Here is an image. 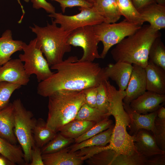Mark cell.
<instances>
[{
  "mask_svg": "<svg viewBox=\"0 0 165 165\" xmlns=\"http://www.w3.org/2000/svg\"><path fill=\"white\" fill-rule=\"evenodd\" d=\"M23 54H20L19 59L24 64V67L27 73L30 76L35 74L39 82L45 80L54 73L39 47L36 44V38L31 40L28 44L23 42Z\"/></svg>",
  "mask_w": 165,
  "mask_h": 165,
  "instance_id": "obj_8",
  "label": "cell"
},
{
  "mask_svg": "<svg viewBox=\"0 0 165 165\" xmlns=\"http://www.w3.org/2000/svg\"></svg>",
  "mask_w": 165,
  "mask_h": 165,
  "instance_id": "obj_50",
  "label": "cell"
},
{
  "mask_svg": "<svg viewBox=\"0 0 165 165\" xmlns=\"http://www.w3.org/2000/svg\"><path fill=\"white\" fill-rule=\"evenodd\" d=\"M57 133L47 127L46 122L42 118L37 120L33 131L35 145L41 148L56 135Z\"/></svg>",
  "mask_w": 165,
  "mask_h": 165,
  "instance_id": "obj_27",
  "label": "cell"
},
{
  "mask_svg": "<svg viewBox=\"0 0 165 165\" xmlns=\"http://www.w3.org/2000/svg\"><path fill=\"white\" fill-rule=\"evenodd\" d=\"M152 133L158 147L165 151V119L160 118L156 116Z\"/></svg>",
  "mask_w": 165,
  "mask_h": 165,
  "instance_id": "obj_35",
  "label": "cell"
},
{
  "mask_svg": "<svg viewBox=\"0 0 165 165\" xmlns=\"http://www.w3.org/2000/svg\"><path fill=\"white\" fill-rule=\"evenodd\" d=\"M109 148L108 145L104 146H93L81 148L75 152L83 161L101 151Z\"/></svg>",
  "mask_w": 165,
  "mask_h": 165,
  "instance_id": "obj_37",
  "label": "cell"
},
{
  "mask_svg": "<svg viewBox=\"0 0 165 165\" xmlns=\"http://www.w3.org/2000/svg\"><path fill=\"white\" fill-rule=\"evenodd\" d=\"M21 86L16 84L0 82V111L8 106L13 93Z\"/></svg>",
  "mask_w": 165,
  "mask_h": 165,
  "instance_id": "obj_34",
  "label": "cell"
},
{
  "mask_svg": "<svg viewBox=\"0 0 165 165\" xmlns=\"http://www.w3.org/2000/svg\"><path fill=\"white\" fill-rule=\"evenodd\" d=\"M75 140L65 137L60 133L41 148L42 154L57 152L68 147Z\"/></svg>",
  "mask_w": 165,
  "mask_h": 165,
  "instance_id": "obj_30",
  "label": "cell"
},
{
  "mask_svg": "<svg viewBox=\"0 0 165 165\" xmlns=\"http://www.w3.org/2000/svg\"><path fill=\"white\" fill-rule=\"evenodd\" d=\"M145 69L146 90L165 94V70L148 61Z\"/></svg>",
  "mask_w": 165,
  "mask_h": 165,
  "instance_id": "obj_17",
  "label": "cell"
},
{
  "mask_svg": "<svg viewBox=\"0 0 165 165\" xmlns=\"http://www.w3.org/2000/svg\"><path fill=\"white\" fill-rule=\"evenodd\" d=\"M113 121L108 118L96 123L86 133L75 139V143H79L100 133L111 127Z\"/></svg>",
  "mask_w": 165,
  "mask_h": 165,
  "instance_id": "obj_33",
  "label": "cell"
},
{
  "mask_svg": "<svg viewBox=\"0 0 165 165\" xmlns=\"http://www.w3.org/2000/svg\"><path fill=\"white\" fill-rule=\"evenodd\" d=\"M52 18V23L41 27L35 24L30 27L36 35V44L45 56L50 66L58 64L63 61L64 54L71 50L68 43L69 36L72 31H65L58 27Z\"/></svg>",
  "mask_w": 165,
  "mask_h": 165,
  "instance_id": "obj_5",
  "label": "cell"
},
{
  "mask_svg": "<svg viewBox=\"0 0 165 165\" xmlns=\"http://www.w3.org/2000/svg\"><path fill=\"white\" fill-rule=\"evenodd\" d=\"M14 118L12 103L0 111V136L16 145L18 142L14 134Z\"/></svg>",
  "mask_w": 165,
  "mask_h": 165,
  "instance_id": "obj_20",
  "label": "cell"
},
{
  "mask_svg": "<svg viewBox=\"0 0 165 165\" xmlns=\"http://www.w3.org/2000/svg\"><path fill=\"white\" fill-rule=\"evenodd\" d=\"M160 37L156 38L152 44L148 61L165 70V46Z\"/></svg>",
  "mask_w": 165,
  "mask_h": 165,
  "instance_id": "obj_28",
  "label": "cell"
},
{
  "mask_svg": "<svg viewBox=\"0 0 165 165\" xmlns=\"http://www.w3.org/2000/svg\"><path fill=\"white\" fill-rule=\"evenodd\" d=\"M12 104L14 134L23 151L26 164L28 165L31 160V150L35 145L33 131L37 120L32 112L25 108L20 99L15 100Z\"/></svg>",
  "mask_w": 165,
  "mask_h": 165,
  "instance_id": "obj_6",
  "label": "cell"
},
{
  "mask_svg": "<svg viewBox=\"0 0 165 165\" xmlns=\"http://www.w3.org/2000/svg\"><path fill=\"white\" fill-rule=\"evenodd\" d=\"M157 3L162 5L165 6V0H154Z\"/></svg>",
  "mask_w": 165,
  "mask_h": 165,
  "instance_id": "obj_47",
  "label": "cell"
},
{
  "mask_svg": "<svg viewBox=\"0 0 165 165\" xmlns=\"http://www.w3.org/2000/svg\"><path fill=\"white\" fill-rule=\"evenodd\" d=\"M141 26L131 23L125 19L118 23L103 22L92 26L98 40L103 44V49L100 55L101 58L105 57L112 47L135 33Z\"/></svg>",
  "mask_w": 165,
  "mask_h": 165,
  "instance_id": "obj_7",
  "label": "cell"
},
{
  "mask_svg": "<svg viewBox=\"0 0 165 165\" xmlns=\"http://www.w3.org/2000/svg\"><path fill=\"white\" fill-rule=\"evenodd\" d=\"M92 7L106 23H116L121 16L116 0H95Z\"/></svg>",
  "mask_w": 165,
  "mask_h": 165,
  "instance_id": "obj_22",
  "label": "cell"
},
{
  "mask_svg": "<svg viewBox=\"0 0 165 165\" xmlns=\"http://www.w3.org/2000/svg\"><path fill=\"white\" fill-rule=\"evenodd\" d=\"M147 157L136 152L130 155L118 154L112 165H146Z\"/></svg>",
  "mask_w": 165,
  "mask_h": 165,
  "instance_id": "obj_32",
  "label": "cell"
},
{
  "mask_svg": "<svg viewBox=\"0 0 165 165\" xmlns=\"http://www.w3.org/2000/svg\"><path fill=\"white\" fill-rule=\"evenodd\" d=\"M25 2H28L30 0H24Z\"/></svg>",
  "mask_w": 165,
  "mask_h": 165,
  "instance_id": "obj_49",
  "label": "cell"
},
{
  "mask_svg": "<svg viewBox=\"0 0 165 165\" xmlns=\"http://www.w3.org/2000/svg\"><path fill=\"white\" fill-rule=\"evenodd\" d=\"M132 1L138 10L149 4L155 2L154 0H132Z\"/></svg>",
  "mask_w": 165,
  "mask_h": 165,
  "instance_id": "obj_43",
  "label": "cell"
},
{
  "mask_svg": "<svg viewBox=\"0 0 165 165\" xmlns=\"http://www.w3.org/2000/svg\"><path fill=\"white\" fill-rule=\"evenodd\" d=\"M47 127L56 133L65 125L73 120L81 106L85 104L84 90H61L48 97Z\"/></svg>",
  "mask_w": 165,
  "mask_h": 165,
  "instance_id": "obj_4",
  "label": "cell"
},
{
  "mask_svg": "<svg viewBox=\"0 0 165 165\" xmlns=\"http://www.w3.org/2000/svg\"><path fill=\"white\" fill-rule=\"evenodd\" d=\"M157 116L161 119H165V108L163 106L160 107L157 111Z\"/></svg>",
  "mask_w": 165,
  "mask_h": 165,
  "instance_id": "obj_44",
  "label": "cell"
},
{
  "mask_svg": "<svg viewBox=\"0 0 165 165\" xmlns=\"http://www.w3.org/2000/svg\"><path fill=\"white\" fill-rule=\"evenodd\" d=\"M23 42L13 40L11 30H6L0 37V66L11 59L15 52L22 50Z\"/></svg>",
  "mask_w": 165,
  "mask_h": 165,
  "instance_id": "obj_21",
  "label": "cell"
},
{
  "mask_svg": "<svg viewBox=\"0 0 165 165\" xmlns=\"http://www.w3.org/2000/svg\"><path fill=\"white\" fill-rule=\"evenodd\" d=\"M165 153L147 157L146 165H165Z\"/></svg>",
  "mask_w": 165,
  "mask_h": 165,
  "instance_id": "obj_42",
  "label": "cell"
},
{
  "mask_svg": "<svg viewBox=\"0 0 165 165\" xmlns=\"http://www.w3.org/2000/svg\"><path fill=\"white\" fill-rule=\"evenodd\" d=\"M151 132L143 129L134 135V144L137 151L146 157L165 153V151L158 147Z\"/></svg>",
  "mask_w": 165,
  "mask_h": 165,
  "instance_id": "obj_15",
  "label": "cell"
},
{
  "mask_svg": "<svg viewBox=\"0 0 165 165\" xmlns=\"http://www.w3.org/2000/svg\"><path fill=\"white\" fill-rule=\"evenodd\" d=\"M118 154L114 150L109 148L104 150L86 160L89 165H112Z\"/></svg>",
  "mask_w": 165,
  "mask_h": 165,
  "instance_id": "obj_31",
  "label": "cell"
},
{
  "mask_svg": "<svg viewBox=\"0 0 165 165\" xmlns=\"http://www.w3.org/2000/svg\"><path fill=\"white\" fill-rule=\"evenodd\" d=\"M30 76L19 58L11 59L0 66V82L25 86L29 82Z\"/></svg>",
  "mask_w": 165,
  "mask_h": 165,
  "instance_id": "obj_11",
  "label": "cell"
},
{
  "mask_svg": "<svg viewBox=\"0 0 165 165\" xmlns=\"http://www.w3.org/2000/svg\"><path fill=\"white\" fill-rule=\"evenodd\" d=\"M121 15L129 22L142 26L145 22L132 0H116Z\"/></svg>",
  "mask_w": 165,
  "mask_h": 165,
  "instance_id": "obj_26",
  "label": "cell"
},
{
  "mask_svg": "<svg viewBox=\"0 0 165 165\" xmlns=\"http://www.w3.org/2000/svg\"><path fill=\"white\" fill-rule=\"evenodd\" d=\"M132 70L127 88L123 103L129 105L130 102L146 90V73L144 68L133 64Z\"/></svg>",
  "mask_w": 165,
  "mask_h": 165,
  "instance_id": "obj_12",
  "label": "cell"
},
{
  "mask_svg": "<svg viewBox=\"0 0 165 165\" xmlns=\"http://www.w3.org/2000/svg\"><path fill=\"white\" fill-rule=\"evenodd\" d=\"M159 31L149 24L142 26L133 34L124 38L111 51L116 62L123 61L145 68L148 61L150 47L156 38L161 37Z\"/></svg>",
  "mask_w": 165,
  "mask_h": 165,
  "instance_id": "obj_3",
  "label": "cell"
},
{
  "mask_svg": "<svg viewBox=\"0 0 165 165\" xmlns=\"http://www.w3.org/2000/svg\"><path fill=\"white\" fill-rule=\"evenodd\" d=\"M109 116L96 108L91 107L86 104L80 108L74 119L84 120L97 123L108 118Z\"/></svg>",
  "mask_w": 165,
  "mask_h": 165,
  "instance_id": "obj_29",
  "label": "cell"
},
{
  "mask_svg": "<svg viewBox=\"0 0 165 165\" xmlns=\"http://www.w3.org/2000/svg\"><path fill=\"white\" fill-rule=\"evenodd\" d=\"M16 0L17 1L18 3L20 5L21 9H22V13H23V15H22V16H21V18H20V20L18 22L19 23H21L22 20L23 18L24 15V14H25V11H24V9L23 6L22 5V4H21V3L20 2V0Z\"/></svg>",
  "mask_w": 165,
  "mask_h": 165,
  "instance_id": "obj_46",
  "label": "cell"
},
{
  "mask_svg": "<svg viewBox=\"0 0 165 165\" xmlns=\"http://www.w3.org/2000/svg\"><path fill=\"white\" fill-rule=\"evenodd\" d=\"M11 162L4 156H0V165H15Z\"/></svg>",
  "mask_w": 165,
  "mask_h": 165,
  "instance_id": "obj_45",
  "label": "cell"
},
{
  "mask_svg": "<svg viewBox=\"0 0 165 165\" xmlns=\"http://www.w3.org/2000/svg\"><path fill=\"white\" fill-rule=\"evenodd\" d=\"M42 157L44 165H81L83 162L68 147L55 152L42 154Z\"/></svg>",
  "mask_w": 165,
  "mask_h": 165,
  "instance_id": "obj_19",
  "label": "cell"
},
{
  "mask_svg": "<svg viewBox=\"0 0 165 165\" xmlns=\"http://www.w3.org/2000/svg\"><path fill=\"white\" fill-rule=\"evenodd\" d=\"M80 12L75 15L68 16L61 13H54L48 16L54 19L53 21L64 30L72 31L86 26H93L105 22L104 18L92 7L79 8Z\"/></svg>",
  "mask_w": 165,
  "mask_h": 165,
  "instance_id": "obj_10",
  "label": "cell"
},
{
  "mask_svg": "<svg viewBox=\"0 0 165 165\" xmlns=\"http://www.w3.org/2000/svg\"><path fill=\"white\" fill-rule=\"evenodd\" d=\"M113 125L106 130L79 143L69 147L70 151L75 152L81 148L90 146H106L110 142L113 132Z\"/></svg>",
  "mask_w": 165,
  "mask_h": 165,
  "instance_id": "obj_25",
  "label": "cell"
},
{
  "mask_svg": "<svg viewBox=\"0 0 165 165\" xmlns=\"http://www.w3.org/2000/svg\"><path fill=\"white\" fill-rule=\"evenodd\" d=\"M31 161L30 165H44L41 151V148L35 145L32 148L31 152Z\"/></svg>",
  "mask_w": 165,
  "mask_h": 165,
  "instance_id": "obj_41",
  "label": "cell"
},
{
  "mask_svg": "<svg viewBox=\"0 0 165 165\" xmlns=\"http://www.w3.org/2000/svg\"><path fill=\"white\" fill-rule=\"evenodd\" d=\"M50 69L57 72L39 82L37 87L38 94L45 97L59 90L79 91L97 87L108 80L98 63L80 61L76 56L70 57Z\"/></svg>",
  "mask_w": 165,
  "mask_h": 165,
  "instance_id": "obj_1",
  "label": "cell"
},
{
  "mask_svg": "<svg viewBox=\"0 0 165 165\" xmlns=\"http://www.w3.org/2000/svg\"><path fill=\"white\" fill-rule=\"evenodd\" d=\"M104 68L106 77L115 82L119 90H125L127 88L132 70V64L123 61L109 64Z\"/></svg>",
  "mask_w": 165,
  "mask_h": 165,
  "instance_id": "obj_14",
  "label": "cell"
},
{
  "mask_svg": "<svg viewBox=\"0 0 165 165\" xmlns=\"http://www.w3.org/2000/svg\"><path fill=\"white\" fill-rule=\"evenodd\" d=\"M147 91L129 105L132 110L139 114H145L156 111L165 101V94Z\"/></svg>",
  "mask_w": 165,
  "mask_h": 165,
  "instance_id": "obj_13",
  "label": "cell"
},
{
  "mask_svg": "<svg viewBox=\"0 0 165 165\" xmlns=\"http://www.w3.org/2000/svg\"><path fill=\"white\" fill-rule=\"evenodd\" d=\"M104 82L101 83L97 87L96 106L97 108L100 111L108 114L109 103L105 93Z\"/></svg>",
  "mask_w": 165,
  "mask_h": 165,
  "instance_id": "obj_36",
  "label": "cell"
},
{
  "mask_svg": "<svg viewBox=\"0 0 165 165\" xmlns=\"http://www.w3.org/2000/svg\"><path fill=\"white\" fill-rule=\"evenodd\" d=\"M0 155L15 165H26L21 146L13 144L0 136Z\"/></svg>",
  "mask_w": 165,
  "mask_h": 165,
  "instance_id": "obj_24",
  "label": "cell"
},
{
  "mask_svg": "<svg viewBox=\"0 0 165 165\" xmlns=\"http://www.w3.org/2000/svg\"><path fill=\"white\" fill-rule=\"evenodd\" d=\"M105 90L109 103L108 114L114 117L115 124L108 146L118 154L130 155L137 152L134 145V135H130L127 128L130 127L129 116L124 109L123 99L125 90H117L108 80L104 82Z\"/></svg>",
  "mask_w": 165,
  "mask_h": 165,
  "instance_id": "obj_2",
  "label": "cell"
},
{
  "mask_svg": "<svg viewBox=\"0 0 165 165\" xmlns=\"http://www.w3.org/2000/svg\"><path fill=\"white\" fill-rule=\"evenodd\" d=\"M97 86L91 87L84 90L85 95V103L92 107L97 108Z\"/></svg>",
  "mask_w": 165,
  "mask_h": 165,
  "instance_id": "obj_39",
  "label": "cell"
},
{
  "mask_svg": "<svg viewBox=\"0 0 165 165\" xmlns=\"http://www.w3.org/2000/svg\"><path fill=\"white\" fill-rule=\"evenodd\" d=\"M89 1H90V2H93V3L95 2V0H89Z\"/></svg>",
  "mask_w": 165,
  "mask_h": 165,
  "instance_id": "obj_48",
  "label": "cell"
},
{
  "mask_svg": "<svg viewBox=\"0 0 165 165\" xmlns=\"http://www.w3.org/2000/svg\"><path fill=\"white\" fill-rule=\"evenodd\" d=\"M123 105L130 119L129 134L130 135H135L139 130L143 129L152 132L157 110L147 114H142L132 110L129 105L123 103Z\"/></svg>",
  "mask_w": 165,
  "mask_h": 165,
  "instance_id": "obj_16",
  "label": "cell"
},
{
  "mask_svg": "<svg viewBox=\"0 0 165 165\" xmlns=\"http://www.w3.org/2000/svg\"><path fill=\"white\" fill-rule=\"evenodd\" d=\"M95 123L92 121L74 119L64 126L59 131L65 137L75 140L86 133Z\"/></svg>",
  "mask_w": 165,
  "mask_h": 165,
  "instance_id": "obj_23",
  "label": "cell"
},
{
  "mask_svg": "<svg viewBox=\"0 0 165 165\" xmlns=\"http://www.w3.org/2000/svg\"><path fill=\"white\" fill-rule=\"evenodd\" d=\"M138 11L144 22H148L152 28L158 31L165 28V6L154 2Z\"/></svg>",
  "mask_w": 165,
  "mask_h": 165,
  "instance_id": "obj_18",
  "label": "cell"
},
{
  "mask_svg": "<svg viewBox=\"0 0 165 165\" xmlns=\"http://www.w3.org/2000/svg\"><path fill=\"white\" fill-rule=\"evenodd\" d=\"M68 43L74 46L81 47L83 54L80 61L93 62L101 58L98 52V44L100 42L95 34L92 26L81 27L72 31L70 34Z\"/></svg>",
  "mask_w": 165,
  "mask_h": 165,
  "instance_id": "obj_9",
  "label": "cell"
},
{
  "mask_svg": "<svg viewBox=\"0 0 165 165\" xmlns=\"http://www.w3.org/2000/svg\"><path fill=\"white\" fill-rule=\"evenodd\" d=\"M60 4L63 13L67 7L79 6L81 7L92 8L93 3L89 0H54Z\"/></svg>",
  "mask_w": 165,
  "mask_h": 165,
  "instance_id": "obj_38",
  "label": "cell"
},
{
  "mask_svg": "<svg viewBox=\"0 0 165 165\" xmlns=\"http://www.w3.org/2000/svg\"><path fill=\"white\" fill-rule=\"evenodd\" d=\"M34 8L38 9H43L47 13L50 14L55 12V7L46 0H31Z\"/></svg>",
  "mask_w": 165,
  "mask_h": 165,
  "instance_id": "obj_40",
  "label": "cell"
}]
</instances>
